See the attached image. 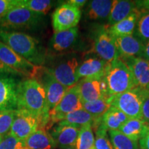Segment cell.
I'll return each instance as SVG.
<instances>
[{
  "label": "cell",
  "mask_w": 149,
  "mask_h": 149,
  "mask_svg": "<svg viewBox=\"0 0 149 149\" xmlns=\"http://www.w3.org/2000/svg\"><path fill=\"white\" fill-rule=\"evenodd\" d=\"M140 149H149V128L146 135L139 140Z\"/></svg>",
  "instance_id": "obj_39"
},
{
  "label": "cell",
  "mask_w": 149,
  "mask_h": 149,
  "mask_svg": "<svg viewBox=\"0 0 149 149\" xmlns=\"http://www.w3.org/2000/svg\"><path fill=\"white\" fill-rule=\"evenodd\" d=\"M113 149H139L137 141L128 138L120 130H108Z\"/></svg>",
  "instance_id": "obj_28"
},
{
  "label": "cell",
  "mask_w": 149,
  "mask_h": 149,
  "mask_svg": "<svg viewBox=\"0 0 149 149\" xmlns=\"http://www.w3.org/2000/svg\"><path fill=\"white\" fill-rule=\"evenodd\" d=\"M44 15L25 8L16 7L0 18V30H37L44 25Z\"/></svg>",
  "instance_id": "obj_3"
},
{
  "label": "cell",
  "mask_w": 149,
  "mask_h": 149,
  "mask_svg": "<svg viewBox=\"0 0 149 149\" xmlns=\"http://www.w3.org/2000/svg\"><path fill=\"white\" fill-rule=\"evenodd\" d=\"M86 4L84 15L87 19L97 22L108 20L113 4V1L92 0L88 1Z\"/></svg>",
  "instance_id": "obj_20"
},
{
  "label": "cell",
  "mask_w": 149,
  "mask_h": 149,
  "mask_svg": "<svg viewBox=\"0 0 149 149\" xmlns=\"http://www.w3.org/2000/svg\"><path fill=\"white\" fill-rule=\"evenodd\" d=\"M137 10L140 13L149 12V0L146 1H135Z\"/></svg>",
  "instance_id": "obj_37"
},
{
  "label": "cell",
  "mask_w": 149,
  "mask_h": 149,
  "mask_svg": "<svg viewBox=\"0 0 149 149\" xmlns=\"http://www.w3.org/2000/svg\"><path fill=\"white\" fill-rule=\"evenodd\" d=\"M93 48L97 57L107 63H111L119 57L115 37L110 33L109 27L102 26L97 30Z\"/></svg>",
  "instance_id": "obj_12"
},
{
  "label": "cell",
  "mask_w": 149,
  "mask_h": 149,
  "mask_svg": "<svg viewBox=\"0 0 149 149\" xmlns=\"http://www.w3.org/2000/svg\"><path fill=\"white\" fill-rule=\"evenodd\" d=\"M128 119L123 112L111 107L102 117L101 122L108 130H118Z\"/></svg>",
  "instance_id": "obj_26"
},
{
  "label": "cell",
  "mask_w": 149,
  "mask_h": 149,
  "mask_svg": "<svg viewBox=\"0 0 149 149\" xmlns=\"http://www.w3.org/2000/svg\"><path fill=\"white\" fill-rule=\"evenodd\" d=\"M149 128V124L139 118H129L121 126V133L134 141H139L146 135Z\"/></svg>",
  "instance_id": "obj_22"
},
{
  "label": "cell",
  "mask_w": 149,
  "mask_h": 149,
  "mask_svg": "<svg viewBox=\"0 0 149 149\" xmlns=\"http://www.w3.org/2000/svg\"><path fill=\"white\" fill-rule=\"evenodd\" d=\"M39 119L25 110H16L10 133L13 137L25 141L30 135L40 129Z\"/></svg>",
  "instance_id": "obj_14"
},
{
  "label": "cell",
  "mask_w": 149,
  "mask_h": 149,
  "mask_svg": "<svg viewBox=\"0 0 149 149\" xmlns=\"http://www.w3.org/2000/svg\"><path fill=\"white\" fill-rule=\"evenodd\" d=\"M76 86L83 103L111 97L105 75L83 78L78 81Z\"/></svg>",
  "instance_id": "obj_8"
},
{
  "label": "cell",
  "mask_w": 149,
  "mask_h": 149,
  "mask_svg": "<svg viewBox=\"0 0 149 149\" xmlns=\"http://www.w3.org/2000/svg\"><path fill=\"white\" fill-rule=\"evenodd\" d=\"M64 149H75V147H69V148H66Z\"/></svg>",
  "instance_id": "obj_43"
},
{
  "label": "cell",
  "mask_w": 149,
  "mask_h": 149,
  "mask_svg": "<svg viewBox=\"0 0 149 149\" xmlns=\"http://www.w3.org/2000/svg\"><path fill=\"white\" fill-rule=\"evenodd\" d=\"M137 11L138 10L136 7L135 1H128V0L113 1L111 12L107 20L109 25L112 26L122 21Z\"/></svg>",
  "instance_id": "obj_21"
},
{
  "label": "cell",
  "mask_w": 149,
  "mask_h": 149,
  "mask_svg": "<svg viewBox=\"0 0 149 149\" xmlns=\"http://www.w3.org/2000/svg\"><path fill=\"white\" fill-rule=\"evenodd\" d=\"M79 61L72 55H58L54 57L50 66L46 67L54 78L64 86L70 88L78 82L77 70Z\"/></svg>",
  "instance_id": "obj_5"
},
{
  "label": "cell",
  "mask_w": 149,
  "mask_h": 149,
  "mask_svg": "<svg viewBox=\"0 0 149 149\" xmlns=\"http://www.w3.org/2000/svg\"><path fill=\"white\" fill-rule=\"evenodd\" d=\"M16 7H17V0H0V18Z\"/></svg>",
  "instance_id": "obj_35"
},
{
  "label": "cell",
  "mask_w": 149,
  "mask_h": 149,
  "mask_svg": "<svg viewBox=\"0 0 149 149\" xmlns=\"http://www.w3.org/2000/svg\"><path fill=\"white\" fill-rule=\"evenodd\" d=\"M140 14L139 11H137L122 21L110 26L109 27L110 33L113 37H122L133 35Z\"/></svg>",
  "instance_id": "obj_24"
},
{
  "label": "cell",
  "mask_w": 149,
  "mask_h": 149,
  "mask_svg": "<svg viewBox=\"0 0 149 149\" xmlns=\"http://www.w3.org/2000/svg\"><path fill=\"white\" fill-rule=\"evenodd\" d=\"M81 17V12L79 8L66 2L60 5L52 15L54 32H60L77 27Z\"/></svg>",
  "instance_id": "obj_11"
},
{
  "label": "cell",
  "mask_w": 149,
  "mask_h": 149,
  "mask_svg": "<svg viewBox=\"0 0 149 149\" xmlns=\"http://www.w3.org/2000/svg\"><path fill=\"white\" fill-rule=\"evenodd\" d=\"M75 149H95V136L91 125L80 128Z\"/></svg>",
  "instance_id": "obj_31"
},
{
  "label": "cell",
  "mask_w": 149,
  "mask_h": 149,
  "mask_svg": "<svg viewBox=\"0 0 149 149\" xmlns=\"http://www.w3.org/2000/svg\"><path fill=\"white\" fill-rule=\"evenodd\" d=\"M0 61L21 75L34 77L39 67L33 65L15 53L12 48L0 41Z\"/></svg>",
  "instance_id": "obj_13"
},
{
  "label": "cell",
  "mask_w": 149,
  "mask_h": 149,
  "mask_svg": "<svg viewBox=\"0 0 149 149\" xmlns=\"http://www.w3.org/2000/svg\"><path fill=\"white\" fill-rule=\"evenodd\" d=\"M115 43L120 58L140 57L144 44L135 35H129L122 37H114Z\"/></svg>",
  "instance_id": "obj_16"
},
{
  "label": "cell",
  "mask_w": 149,
  "mask_h": 149,
  "mask_svg": "<svg viewBox=\"0 0 149 149\" xmlns=\"http://www.w3.org/2000/svg\"><path fill=\"white\" fill-rule=\"evenodd\" d=\"M20 149H30V148H26V147H24V148H20Z\"/></svg>",
  "instance_id": "obj_44"
},
{
  "label": "cell",
  "mask_w": 149,
  "mask_h": 149,
  "mask_svg": "<svg viewBox=\"0 0 149 149\" xmlns=\"http://www.w3.org/2000/svg\"><path fill=\"white\" fill-rule=\"evenodd\" d=\"M0 73H8L13 74V75H21L18 72L15 70L8 66L3 64L2 61H0Z\"/></svg>",
  "instance_id": "obj_38"
},
{
  "label": "cell",
  "mask_w": 149,
  "mask_h": 149,
  "mask_svg": "<svg viewBox=\"0 0 149 149\" xmlns=\"http://www.w3.org/2000/svg\"><path fill=\"white\" fill-rule=\"evenodd\" d=\"M25 147L30 149H55V142L45 129H38L24 141Z\"/></svg>",
  "instance_id": "obj_23"
},
{
  "label": "cell",
  "mask_w": 149,
  "mask_h": 149,
  "mask_svg": "<svg viewBox=\"0 0 149 149\" xmlns=\"http://www.w3.org/2000/svg\"><path fill=\"white\" fill-rule=\"evenodd\" d=\"M120 59L130 68L135 80L136 87L146 89L149 84V61L140 57Z\"/></svg>",
  "instance_id": "obj_18"
},
{
  "label": "cell",
  "mask_w": 149,
  "mask_h": 149,
  "mask_svg": "<svg viewBox=\"0 0 149 149\" xmlns=\"http://www.w3.org/2000/svg\"><path fill=\"white\" fill-rule=\"evenodd\" d=\"M25 147L24 141L18 139L10 133L3 136L0 141V149H20Z\"/></svg>",
  "instance_id": "obj_34"
},
{
  "label": "cell",
  "mask_w": 149,
  "mask_h": 149,
  "mask_svg": "<svg viewBox=\"0 0 149 149\" xmlns=\"http://www.w3.org/2000/svg\"><path fill=\"white\" fill-rule=\"evenodd\" d=\"M17 110H25L37 117L40 122V129L49 128L50 109L45 90L35 78L27 77L19 84Z\"/></svg>",
  "instance_id": "obj_1"
},
{
  "label": "cell",
  "mask_w": 149,
  "mask_h": 149,
  "mask_svg": "<svg viewBox=\"0 0 149 149\" xmlns=\"http://www.w3.org/2000/svg\"><path fill=\"white\" fill-rule=\"evenodd\" d=\"M109 63L100 57H91L86 59L79 65L77 70L78 80L87 77H95L105 75Z\"/></svg>",
  "instance_id": "obj_19"
},
{
  "label": "cell",
  "mask_w": 149,
  "mask_h": 149,
  "mask_svg": "<svg viewBox=\"0 0 149 149\" xmlns=\"http://www.w3.org/2000/svg\"><path fill=\"white\" fill-rule=\"evenodd\" d=\"M101 119L97 120L92 126L95 131V149H113L108 130L102 124Z\"/></svg>",
  "instance_id": "obj_27"
},
{
  "label": "cell",
  "mask_w": 149,
  "mask_h": 149,
  "mask_svg": "<svg viewBox=\"0 0 149 149\" xmlns=\"http://www.w3.org/2000/svg\"><path fill=\"white\" fill-rule=\"evenodd\" d=\"M105 79L111 96L120 94L136 87L130 68L120 57L108 65Z\"/></svg>",
  "instance_id": "obj_4"
},
{
  "label": "cell",
  "mask_w": 149,
  "mask_h": 149,
  "mask_svg": "<svg viewBox=\"0 0 149 149\" xmlns=\"http://www.w3.org/2000/svg\"><path fill=\"white\" fill-rule=\"evenodd\" d=\"M15 115V111L0 112V136L3 137L10 132Z\"/></svg>",
  "instance_id": "obj_33"
},
{
  "label": "cell",
  "mask_w": 149,
  "mask_h": 149,
  "mask_svg": "<svg viewBox=\"0 0 149 149\" xmlns=\"http://www.w3.org/2000/svg\"><path fill=\"white\" fill-rule=\"evenodd\" d=\"M83 109V102L80 98L76 84L70 87L57 107L49 111L50 126L61 122L63 117L72 112Z\"/></svg>",
  "instance_id": "obj_10"
},
{
  "label": "cell",
  "mask_w": 149,
  "mask_h": 149,
  "mask_svg": "<svg viewBox=\"0 0 149 149\" xmlns=\"http://www.w3.org/2000/svg\"><path fill=\"white\" fill-rule=\"evenodd\" d=\"M141 120L149 124V95L145 98L141 108Z\"/></svg>",
  "instance_id": "obj_36"
},
{
  "label": "cell",
  "mask_w": 149,
  "mask_h": 149,
  "mask_svg": "<svg viewBox=\"0 0 149 149\" xmlns=\"http://www.w3.org/2000/svg\"><path fill=\"white\" fill-rule=\"evenodd\" d=\"M66 3L80 9L88 3V1H86V0H69V1H67Z\"/></svg>",
  "instance_id": "obj_40"
},
{
  "label": "cell",
  "mask_w": 149,
  "mask_h": 149,
  "mask_svg": "<svg viewBox=\"0 0 149 149\" xmlns=\"http://www.w3.org/2000/svg\"><path fill=\"white\" fill-rule=\"evenodd\" d=\"M96 120H97L92 115L82 109L66 115L63 117L61 122L57 124L61 125L75 126L81 128L82 126L86 125L93 126Z\"/></svg>",
  "instance_id": "obj_25"
},
{
  "label": "cell",
  "mask_w": 149,
  "mask_h": 149,
  "mask_svg": "<svg viewBox=\"0 0 149 149\" xmlns=\"http://www.w3.org/2000/svg\"><path fill=\"white\" fill-rule=\"evenodd\" d=\"M146 91H147V93H148V94L149 95V84H148V86L146 87Z\"/></svg>",
  "instance_id": "obj_42"
},
{
  "label": "cell",
  "mask_w": 149,
  "mask_h": 149,
  "mask_svg": "<svg viewBox=\"0 0 149 149\" xmlns=\"http://www.w3.org/2000/svg\"><path fill=\"white\" fill-rule=\"evenodd\" d=\"M0 41L37 66H44L47 61V53L35 37L23 32L0 30Z\"/></svg>",
  "instance_id": "obj_2"
},
{
  "label": "cell",
  "mask_w": 149,
  "mask_h": 149,
  "mask_svg": "<svg viewBox=\"0 0 149 149\" xmlns=\"http://www.w3.org/2000/svg\"><path fill=\"white\" fill-rule=\"evenodd\" d=\"M78 28L74 27L66 31L54 33L49 42V51L53 55H61L69 51L77 42Z\"/></svg>",
  "instance_id": "obj_15"
},
{
  "label": "cell",
  "mask_w": 149,
  "mask_h": 149,
  "mask_svg": "<svg viewBox=\"0 0 149 149\" xmlns=\"http://www.w3.org/2000/svg\"><path fill=\"white\" fill-rule=\"evenodd\" d=\"M17 7L25 8L43 15L49 12L54 4V1L50 0H17Z\"/></svg>",
  "instance_id": "obj_29"
},
{
  "label": "cell",
  "mask_w": 149,
  "mask_h": 149,
  "mask_svg": "<svg viewBox=\"0 0 149 149\" xmlns=\"http://www.w3.org/2000/svg\"><path fill=\"white\" fill-rule=\"evenodd\" d=\"M80 128L72 125L57 126L52 130L51 135L55 142L56 147L64 149L69 147H75Z\"/></svg>",
  "instance_id": "obj_17"
},
{
  "label": "cell",
  "mask_w": 149,
  "mask_h": 149,
  "mask_svg": "<svg viewBox=\"0 0 149 149\" xmlns=\"http://www.w3.org/2000/svg\"><path fill=\"white\" fill-rule=\"evenodd\" d=\"M33 78L36 79L44 87L50 111L57 107L69 88L57 81L46 67H39Z\"/></svg>",
  "instance_id": "obj_7"
},
{
  "label": "cell",
  "mask_w": 149,
  "mask_h": 149,
  "mask_svg": "<svg viewBox=\"0 0 149 149\" xmlns=\"http://www.w3.org/2000/svg\"><path fill=\"white\" fill-rule=\"evenodd\" d=\"M149 95L146 89L139 87L130 89L109 98L111 107H114L128 118H141V108L145 98Z\"/></svg>",
  "instance_id": "obj_6"
},
{
  "label": "cell",
  "mask_w": 149,
  "mask_h": 149,
  "mask_svg": "<svg viewBox=\"0 0 149 149\" xmlns=\"http://www.w3.org/2000/svg\"><path fill=\"white\" fill-rule=\"evenodd\" d=\"M109 98L100 99L93 102L83 103V109L92 115L95 118H102L104 113L111 107Z\"/></svg>",
  "instance_id": "obj_30"
},
{
  "label": "cell",
  "mask_w": 149,
  "mask_h": 149,
  "mask_svg": "<svg viewBox=\"0 0 149 149\" xmlns=\"http://www.w3.org/2000/svg\"><path fill=\"white\" fill-rule=\"evenodd\" d=\"M20 80L16 75L0 73V112L17 110V91Z\"/></svg>",
  "instance_id": "obj_9"
},
{
  "label": "cell",
  "mask_w": 149,
  "mask_h": 149,
  "mask_svg": "<svg viewBox=\"0 0 149 149\" xmlns=\"http://www.w3.org/2000/svg\"><path fill=\"white\" fill-rule=\"evenodd\" d=\"M140 58L144 59L145 60L149 61V41H148V42L144 44V49H143Z\"/></svg>",
  "instance_id": "obj_41"
},
{
  "label": "cell",
  "mask_w": 149,
  "mask_h": 149,
  "mask_svg": "<svg viewBox=\"0 0 149 149\" xmlns=\"http://www.w3.org/2000/svg\"><path fill=\"white\" fill-rule=\"evenodd\" d=\"M1 137H1V136H0V141H1Z\"/></svg>",
  "instance_id": "obj_45"
},
{
  "label": "cell",
  "mask_w": 149,
  "mask_h": 149,
  "mask_svg": "<svg viewBox=\"0 0 149 149\" xmlns=\"http://www.w3.org/2000/svg\"><path fill=\"white\" fill-rule=\"evenodd\" d=\"M133 35L144 44L149 41V12L140 14Z\"/></svg>",
  "instance_id": "obj_32"
}]
</instances>
